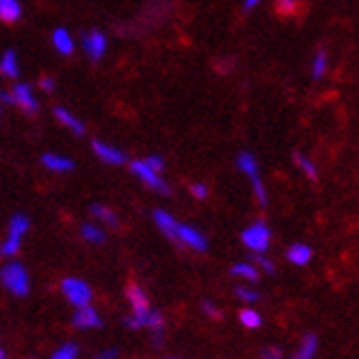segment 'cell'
I'll return each mask as SVG.
<instances>
[{"label": "cell", "mask_w": 359, "mask_h": 359, "mask_svg": "<svg viewBox=\"0 0 359 359\" xmlns=\"http://www.w3.org/2000/svg\"><path fill=\"white\" fill-rule=\"evenodd\" d=\"M20 245H22V239H18V237H9L0 243V257H5V259H11L15 257L18 252H20Z\"/></svg>", "instance_id": "cell-25"}, {"label": "cell", "mask_w": 359, "mask_h": 359, "mask_svg": "<svg viewBox=\"0 0 359 359\" xmlns=\"http://www.w3.org/2000/svg\"><path fill=\"white\" fill-rule=\"evenodd\" d=\"M255 263H257V267H259V269H263L265 274H274V263L269 261L267 257L257 255V257H255Z\"/></svg>", "instance_id": "cell-32"}, {"label": "cell", "mask_w": 359, "mask_h": 359, "mask_svg": "<svg viewBox=\"0 0 359 359\" xmlns=\"http://www.w3.org/2000/svg\"><path fill=\"white\" fill-rule=\"evenodd\" d=\"M93 151H95V156L101 160V163H105V165L118 167V165L128 163V156H125V151L116 149L114 145H107V142H103V140H93Z\"/></svg>", "instance_id": "cell-9"}, {"label": "cell", "mask_w": 359, "mask_h": 359, "mask_svg": "<svg viewBox=\"0 0 359 359\" xmlns=\"http://www.w3.org/2000/svg\"><path fill=\"white\" fill-rule=\"evenodd\" d=\"M235 294H237V298H239V300H243V302H248V304L259 302V298H261V294H259L257 290H250V287H243V285H239V287H237Z\"/></svg>", "instance_id": "cell-27"}, {"label": "cell", "mask_w": 359, "mask_h": 359, "mask_svg": "<svg viewBox=\"0 0 359 359\" xmlns=\"http://www.w3.org/2000/svg\"><path fill=\"white\" fill-rule=\"evenodd\" d=\"M0 101L7 103V105H13V95H11V90H0Z\"/></svg>", "instance_id": "cell-36"}, {"label": "cell", "mask_w": 359, "mask_h": 359, "mask_svg": "<svg viewBox=\"0 0 359 359\" xmlns=\"http://www.w3.org/2000/svg\"><path fill=\"white\" fill-rule=\"evenodd\" d=\"M79 357V351L75 344H64L62 348H57L55 353H53L50 359H77Z\"/></svg>", "instance_id": "cell-28"}, {"label": "cell", "mask_w": 359, "mask_h": 359, "mask_svg": "<svg viewBox=\"0 0 359 359\" xmlns=\"http://www.w3.org/2000/svg\"><path fill=\"white\" fill-rule=\"evenodd\" d=\"M261 359H285V355H283L280 348L272 346V348H265V351L261 353Z\"/></svg>", "instance_id": "cell-34"}, {"label": "cell", "mask_w": 359, "mask_h": 359, "mask_svg": "<svg viewBox=\"0 0 359 359\" xmlns=\"http://www.w3.org/2000/svg\"><path fill=\"white\" fill-rule=\"evenodd\" d=\"M130 171L140 180L142 184H145L147 189H151V191H156V193H160V195H171V187H169V182L163 177V173L160 171H156V169H151L145 160H134V163L130 165Z\"/></svg>", "instance_id": "cell-4"}, {"label": "cell", "mask_w": 359, "mask_h": 359, "mask_svg": "<svg viewBox=\"0 0 359 359\" xmlns=\"http://www.w3.org/2000/svg\"><path fill=\"white\" fill-rule=\"evenodd\" d=\"M0 75L3 77H9V79H15L20 75V62H18V55L15 50H5L3 57H0Z\"/></svg>", "instance_id": "cell-16"}, {"label": "cell", "mask_w": 359, "mask_h": 359, "mask_svg": "<svg viewBox=\"0 0 359 359\" xmlns=\"http://www.w3.org/2000/svg\"><path fill=\"white\" fill-rule=\"evenodd\" d=\"M73 325L77 329H99L101 316L97 313V309L93 307V304H83V307H77V311L73 316Z\"/></svg>", "instance_id": "cell-11"}, {"label": "cell", "mask_w": 359, "mask_h": 359, "mask_svg": "<svg viewBox=\"0 0 359 359\" xmlns=\"http://www.w3.org/2000/svg\"><path fill=\"white\" fill-rule=\"evenodd\" d=\"M294 163H296V167L300 169V173H302L304 177L311 180V182H316V180H318V167H316V163H313V160H311L307 154L296 151V154H294Z\"/></svg>", "instance_id": "cell-19"}, {"label": "cell", "mask_w": 359, "mask_h": 359, "mask_svg": "<svg viewBox=\"0 0 359 359\" xmlns=\"http://www.w3.org/2000/svg\"><path fill=\"white\" fill-rule=\"evenodd\" d=\"M189 191H191V195L195 197V200H206V197H208V187L204 182H193L189 187Z\"/></svg>", "instance_id": "cell-30"}, {"label": "cell", "mask_w": 359, "mask_h": 359, "mask_svg": "<svg viewBox=\"0 0 359 359\" xmlns=\"http://www.w3.org/2000/svg\"><path fill=\"white\" fill-rule=\"evenodd\" d=\"M11 95H13V105H18L27 114H38L40 101H38V97H35L33 88L29 83H15L11 88Z\"/></svg>", "instance_id": "cell-8"}, {"label": "cell", "mask_w": 359, "mask_h": 359, "mask_svg": "<svg viewBox=\"0 0 359 359\" xmlns=\"http://www.w3.org/2000/svg\"><path fill=\"white\" fill-rule=\"evenodd\" d=\"M0 359H5V351H0Z\"/></svg>", "instance_id": "cell-39"}, {"label": "cell", "mask_w": 359, "mask_h": 359, "mask_svg": "<svg viewBox=\"0 0 359 359\" xmlns=\"http://www.w3.org/2000/svg\"><path fill=\"white\" fill-rule=\"evenodd\" d=\"M128 300L132 304V316L134 318H140L151 311V304H149V298L145 294V290L138 285H130L128 287Z\"/></svg>", "instance_id": "cell-10"}, {"label": "cell", "mask_w": 359, "mask_h": 359, "mask_svg": "<svg viewBox=\"0 0 359 359\" xmlns=\"http://www.w3.org/2000/svg\"><path fill=\"white\" fill-rule=\"evenodd\" d=\"M154 222L165 237H169L171 241H175L180 245L191 248V250H195V252H204V250L208 248V239L204 237V232H200L189 224L177 222L167 210H154Z\"/></svg>", "instance_id": "cell-1"}, {"label": "cell", "mask_w": 359, "mask_h": 359, "mask_svg": "<svg viewBox=\"0 0 359 359\" xmlns=\"http://www.w3.org/2000/svg\"><path fill=\"white\" fill-rule=\"evenodd\" d=\"M145 163H147L151 169L160 171V173H163V169H165V160H163V156H149V158H145Z\"/></svg>", "instance_id": "cell-33"}, {"label": "cell", "mask_w": 359, "mask_h": 359, "mask_svg": "<svg viewBox=\"0 0 359 359\" xmlns=\"http://www.w3.org/2000/svg\"><path fill=\"white\" fill-rule=\"evenodd\" d=\"M239 320H241V325H243L245 329H259V327H261V322H263L257 309H243V311L239 313Z\"/></svg>", "instance_id": "cell-26"}, {"label": "cell", "mask_w": 359, "mask_h": 359, "mask_svg": "<svg viewBox=\"0 0 359 359\" xmlns=\"http://www.w3.org/2000/svg\"><path fill=\"white\" fill-rule=\"evenodd\" d=\"M261 3H263V0H243V11H252V9H257Z\"/></svg>", "instance_id": "cell-37"}, {"label": "cell", "mask_w": 359, "mask_h": 359, "mask_svg": "<svg viewBox=\"0 0 359 359\" xmlns=\"http://www.w3.org/2000/svg\"><path fill=\"white\" fill-rule=\"evenodd\" d=\"M29 226H31V222H29L27 215H22V212H15L13 217L9 219V232H7V235H9V237H18V239H22V237L27 235Z\"/></svg>", "instance_id": "cell-23"}, {"label": "cell", "mask_w": 359, "mask_h": 359, "mask_svg": "<svg viewBox=\"0 0 359 359\" xmlns=\"http://www.w3.org/2000/svg\"><path fill=\"white\" fill-rule=\"evenodd\" d=\"M53 114H55V118L64 125L68 132H73L75 136H83L86 134V125L73 112L66 110V107H55V112H53Z\"/></svg>", "instance_id": "cell-14"}, {"label": "cell", "mask_w": 359, "mask_h": 359, "mask_svg": "<svg viewBox=\"0 0 359 359\" xmlns=\"http://www.w3.org/2000/svg\"><path fill=\"white\" fill-rule=\"evenodd\" d=\"M241 241L255 255H263L269 248V241H272V230H269V226L263 219H257L241 232Z\"/></svg>", "instance_id": "cell-5"}, {"label": "cell", "mask_w": 359, "mask_h": 359, "mask_svg": "<svg viewBox=\"0 0 359 359\" xmlns=\"http://www.w3.org/2000/svg\"><path fill=\"white\" fill-rule=\"evenodd\" d=\"M42 165L53 173H68V171L75 169L73 160H70L68 156H62V154H44L42 156Z\"/></svg>", "instance_id": "cell-13"}, {"label": "cell", "mask_w": 359, "mask_h": 359, "mask_svg": "<svg viewBox=\"0 0 359 359\" xmlns=\"http://www.w3.org/2000/svg\"><path fill=\"white\" fill-rule=\"evenodd\" d=\"M237 167L239 171L250 180V187H252V193L257 197V202L261 208L267 206V189L263 184V177H261V169H259V160L255 154H250V151H241L237 156Z\"/></svg>", "instance_id": "cell-2"}, {"label": "cell", "mask_w": 359, "mask_h": 359, "mask_svg": "<svg viewBox=\"0 0 359 359\" xmlns=\"http://www.w3.org/2000/svg\"><path fill=\"white\" fill-rule=\"evenodd\" d=\"M0 283L5 285V290L11 292L13 296H27L29 294V274L25 265L20 263H7L0 269Z\"/></svg>", "instance_id": "cell-3"}, {"label": "cell", "mask_w": 359, "mask_h": 359, "mask_svg": "<svg viewBox=\"0 0 359 359\" xmlns=\"http://www.w3.org/2000/svg\"><path fill=\"white\" fill-rule=\"evenodd\" d=\"M62 292L73 307H83V304H90V300H93V290L81 278H64Z\"/></svg>", "instance_id": "cell-6"}, {"label": "cell", "mask_w": 359, "mask_h": 359, "mask_svg": "<svg viewBox=\"0 0 359 359\" xmlns=\"http://www.w3.org/2000/svg\"><path fill=\"white\" fill-rule=\"evenodd\" d=\"M50 42H53V48H55L60 55H73V50H75V38L70 35L68 29L60 27V29L53 31Z\"/></svg>", "instance_id": "cell-12"}, {"label": "cell", "mask_w": 359, "mask_h": 359, "mask_svg": "<svg viewBox=\"0 0 359 359\" xmlns=\"http://www.w3.org/2000/svg\"><path fill=\"white\" fill-rule=\"evenodd\" d=\"M38 86H40V90H44V93H53V90H55V79H53V77H42Z\"/></svg>", "instance_id": "cell-35"}, {"label": "cell", "mask_w": 359, "mask_h": 359, "mask_svg": "<svg viewBox=\"0 0 359 359\" xmlns=\"http://www.w3.org/2000/svg\"><path fill=\"white\" fill-rule=\"evenodd\" d=\"M316 353H318V337L313 333H307L302 337V342H300L294 359H313Z\"/></svg>", "instance_id": "cell-22"}, {"label": "cell", "mask_w": 359, "mask_h": 359, "mask_svg": "<svg viewBox=\"0 0 359 359\" xmlns=\"http://www.w3.org/2000/svg\"><path fill=\"white\" fill-rule=\"evenodd\" d=\"M202 311H204L208 318H212V320H222V311L217 309V304L210 302V300H204V302H202Z\"/></svg>", "instance_id": "cell-31"}, {"label": "cell", "mask_w": 359, "mask_h": 359, "mask_svg": "<svg viewBox=\"0 0 359 359\" xmlns=\"http://www.w3.org/2000/svg\"><path fill=\"white\" fill-rule=\"evenodd\" d=\"M118 357V351L116 348H110V351H103L101 355H99V359H116Z\"/></svg>", "instance_id": "cell-38"}, {"label": "cell", "mask_w": 359, "mask_h": 359, "mask_svg": "<svg viewBox=\"0 0 359 359\" xmlns=\"http://www.w3.org/2000/svg\"><path fill=\"white\" fill-rule=\"evenodd\" d=\"M0 114H3V107H0Z\"/></svg>", "instance_id": "cell-41"}, {"label": "cell", "mask_w": 359, "mask_h": 359, "mask_svg": "<svg viewBox=\"0 0 359 359\" xmlns=\"http://www.w3.org/2000/svg\"><path fill=\"white\" fill-rule=\"evenodd\" d=\"M81 46L86 50V55L93 60V62H99L103 60V55L107 53V35L99 29H93L83 33V40H81Z\"/></svg>", "instance_id": "cell-7"}, {"label": "cell", "mask_w": 359, "mask_h": 359, "mask_svg": "<svg viewBox=\"0 0 359 359\" xmlns=\"http://www.w3.org/2000/svg\"><path fill=\"white\" fill-rule=\"evenodd\" d=\"M327 73H329V53L318 50L311 60V77H313V81H320L327 77Z\"/></svg>", "instance_id": "cell-20"}, {"label": "cell", "mask_w": 359, "mask_h": 359, "mask_svg": "<svg viewBox=\"0 0 359 359\" xmlns=\"http://www.w3.org/2000/svg\"><path fill=\"white\" fill-rule=\"evenodd\" d=\"M287 259H290V263L302 267L313 259V250L307 243H294V245H290V250H287Z\"/></svg>", "instance_id": "cell-17"}, {"label": "cell", "mask_w": 359, "mask_h": 359, "mask_svg": "<svg viewBox=\"0 0 359 359\" xmlns=\"http://www.w3.org/2000/svg\"><path fill=\"white\" fill-rule=\"evenodd\" d=\"M167 359H177V357H167Z\"/></svg>", "instance_id": "cell-40"}, {"label": "cell", "mask_w": 359, "mask_h": 359, "mask_svg": "<svg viewBox=\"0 0 359 359\" xmlns=\"http://www.w3.org/2000/svg\"><path fill=\"white\" fill-rule=\"evenodd\" d=\"M230 274L232 276H237V278H243L248 283H257L261 272H259V267L252 265V263H235L230 267Z\"/></svg>", "instance_id": "cell-21"}, {"label": "cell", "mask_w": 359, "mask_h": 359, "mask_svg": "<svg viewBox=\"0 0 359 359\" xmlns=\"http://www.w3.org/2000/svg\"><path fill=\"white\" fill-rule=\"evenodd\" d=\"M298 3L300 0H276V11L283 15H292V13H296Z\"/></svg>", "instance_id": "cell-29"}, {"label": "cell", "mask_w": 359, "mask_h": 359, "mask_svg": "<svg viewBox=\"0 0 359 359\" xmlns=\"http://www.w3.org/2000/svg\"><path fill=\"white\" fill-rule=\"evenodd\" d=\"M22 18V3L20 0H0V20L13 25Z\"/></svg>", "instance_id": "cell-15"}, {"label": "cell", "mask_w": 359, "mask_h": 359, "mask_svg": "<svg viewBox=\"0 0 359 359\" xmlns=\"http://www.w3.org/2000/svg\"><path fill=\"white\" fill-rule=\"evenodd\" d=\"M81 237L88 241V243H93V245H101L105 243V230L97 224H83L81 226Z\"/></svg>", "instance_id": "cell-24"}, {"label": "cell", "mask_w": 359, "mask_h": 359, "mask_svg": "<svg viewBox=\"0 0 359 359\" xmlns=\"http://www.w3.org/2000/svg\"><path fill=\"white\" fill-rule=\"evenodd\" d=\"M90 212H93V217L97 222H101L103 226L118 228V217H116V212L110 206H105V204H93V206H90Z\"/></svg>", "instance_id": "cell-18"}]
</instances>
